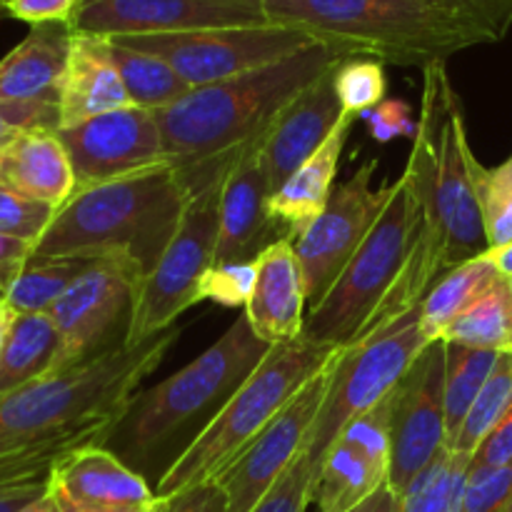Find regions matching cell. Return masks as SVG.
Here are the masks:
<instances>
[{"instance_id":"52a82bcc","label":"cell","mask_w":512,"mask_h":512,"mask_svg":"<svg viewBox=\"0 0 512 512\" xmlns=\"http://www.w3.org/2000/svg\"><path fill=\"white\" fill-rule=\"evenodd\" d=\"M420 238V208L405 175L390 183L388 203L358 253L323 300L308 310L300 338L328 348H350L378 325Z\"/></svg>"},{"instance_id":"681fc988","label":"cell","mask_w":512,"mask_h":512,"mask_svg":"<svg viewBox=\"0 0 512 512\" xmlns=\"http://www.w3.org/2000/svg\"><path fill=\"white\" fill-rule=\"evenodd\" d=\"M20 512H63V510H60L58 500H55L53 495L45 493V495H40L38 500H33L30 505H25V508Z\"/></svg>"},{"instance_id":"11a10c76","label":"cell","mask_w":512,"mask_h":512,"mask_svg":"<svg viewBox=\"0 0 512 512\" xmlns=\"http://www.w3.org/2000/svg\"><path fill=\"white\" fill-rule=\"evenodd\" d=\"M363 505H365V503H363ZM363 505H360V508H355L353 512H363Z\"/></svg>"},{"instance_id":"7c38bea8","label":"cell","mask_w":512,"mask_h":512,"mask_svg":"<svg viewBox=\"0 0 512 512\" xmlns=\"http://www.w3.org/2000/svg\"><path fill=\"white\" fill-rule=\"evenodd\" d=\"M140 280L143 275L133 260L103 255L70 283L48 310L60 338L53 373L125 343V338H118V328L128 335Z\"/></svg>"},{"instance_id":"d6a6232c","label":"cell","mask_w":512,"mask_h":512,"mask_svg":"<svg viewBox=\"0 0 512 512\" xmlns=\"http://www.w3.org/2000/svg\"><path fill=\"white\" fill-rule=\"evenodd\" d=\"M90 263L83 258L30 260L5 300L15 313H48Z\"/></svg>"},{"instance_id":"ba28073f","label":"cell","mask_w":512,"mask_h":512,"mask_svg":"<svg viewBox=\"0 0 512 512\" xmlns=\"http://www.w3.org/2000/svg\"><path fill=\"white\" fill-rule=\"evenodd\" d=\"M233 155L195 165V188L178 228L158 265L138 285L125 345L143 343L178 325V318L200 303L198 288L215 265L220 235V195Z\"/></svg>"},{"instance_id":"7402d4cb","label":"cell","mask_w":512,"mask_h":512,"mask_svg":"<svg viewBox=\"0 0 512 512\" xmlns=\"http://www.w3.org/2000/svg\"><path fill=\"white\" fill-rule=\"evenodd\" d=\"M308 288L293 238H283L255 258V285L245 318L263 343L280 345L303 335Z\"/></svg>"},{"instance_id":"2e32d148","label":"cell","mask_w":512,"mask_h":512,"mask_svg":"<svg viewBox=\"0 0 512 512\" xmlns=\"http://www.w3.org/2000/svg\"><path fill=\"white\" fill-rule=\"evenodd\" d=\"M448 448L445 430V343H430L395 388L393 458L390 488L403 495L440 450Z\"/></svg>"},{"instance_id":"6f0895ef","label":"cell","mask_w":512,"mask_h":512,"mask_svg":"<svg viewBox=\"0 0 512 512\" xmlns=\"http://www.w3.org/2000/svg\"><path fill=\"white\" fill-rule=\"evenodd\" d=\"M510 512H512V510H510Z\"/></svg>"},{"instance_id":"d4e9b609","label":"cell","mask_w":512,"mask_h":512,"mask_svg":"<svg viewBox=\"0 0 512 512\" xmlns=\"http://www.w3.org/2000/svg\"><path fill=\"white\" fill-rule=\"evenodd\" d=\"M0 183L63 208L75 195V173L58 130H33L0 150Z\"/></svg>"},{"instance_id":"f6af8a7d","label":"cell","mask_w":512,"mask_h":512,"mask_svg":"<svg viewBox=\"0 0 512 512\" xmlns=\"http://www.w3.org/2000/svg\"><path fill=\"white\" fill-rule=\"evenodd\" d=\"M503 465H512V410L473 455V468H503Z\"/></svg>"},{"instance_id":"8d00e7d4","label":"cell","mask_w":512,"mask_h":512,"mask_svg":"<svg viewBox=\"0 0 512 512\" xmlns=\"http://www.w3.org/2000/svg\"><path fill=\"white\" fill-rule=\"evenodd\" d=\"M475 188H478L490 250L505 248L512 243V190L498 183L490 168H485L480 160L475 163Z\"/></svg>"},{"instance_id":"ffe728a7","label":"cell","mask_w":512,"mask_h":512,"mask_svg":"<svg viewBox=\"0 0 512 512\" xmlns=\"http://www.w3.org/2000/svg\"><path fill=\"white\" fill-rule=\"evenodd\" d=\"M48 493L63 512H155L165 500L103 445L68 453L53 465Z\"/></svg>"},{"instance_id":"44dd1931","label":"cell","mask_w":512,"mask_h":512,"mask_svg":"<svg viewBox=\"0 0 512 512\" xmlns=\"http://www.w3.org/2000/svg\"><path fill=\"white\" fill-rule=\"evenodd\" d=\"M335 68L295 95L260 133V155L273 193L325 143L343 115Z\"/></svg>"},{"instance_id":"7a4b0ae2","label":"cell","mask_w":512,"mask_h":512,"mask_svg":"<svg viewBox=\"0 0 512 512\" xmlns=\"http://www.w3.org/2000/svg\"><path fill=\"white\" fill-rule=\"evenodd\" d=\"M265 13L348 58L420 70L512 28V0H265Z\"/></svg>"},{"instance_id":"d590c367","label":"cell","mask_w":512,"mask_h":512,"mask_svg":"<svg viewBox=\"0 0 512 512\" xmlns=\"http://www.w3.org/2000/svg\"><path fill=\"white\" fill-rule=\"evenodd\" d=\"M58 210L0 183V233L38 243Z\"/></svg>"},{"instance_id":"9f6ffc18","label":"cell","mask_w":512,"mask_h":512,"mask_svg":"<svg viewBox=\"0 0 512 512\" xmlns=\"http://www.w3.org/2000/svg\"><path fill=\"white\" fill-rule=\"evenodd\" d=\"M508 285H510V290H512V278H508Z\"/></svg>"},{"instance_id":"6da1fadb","label":"cell","mask_w":512,"mask_h":512,"mask_svg":"<svg viewBox=\"0 0 512 512\" xmlns=\"http://www.w3.org/2000/svg\"><path fill=\"white\" fill-rule=\"evenodd\" d=\"M475 163L478 158L470 148L463 103L453 88L448 63L428 65L423 68L413 148L403 170L418 200L420 238L373 333L418 308L455 265L490 250L475 188Z\"/></svg>"},{"instance_id":"ac0fdd59","label":"cell","mask_w":512,"mask_h":512,"mask_svg":"<svg viewBox=\"0 0 512 512\" xmlns=\"http://www.w3.org/2000/svg\"><path fill=\"white\" fill-rule=\"evenodd\" d=\"M395 390L340 433L318 465V512H353L390 480Z\"/></svg>"},{"instance_id":"9a60e30c","label":"cell","mask_w":512,"mask_h":512,"mask_svg":"<svg viewBox=\"0 0 512 512\" xmlns=\"http://www.w3.org/2000/svg\"><path fill=\"white\" fill-rule=\"evenodd\" d=\"M75 173V193L170 165L153 110L128 108L58 128Z\"/></svg>"},{"instance_id":"cb8c5ba5","label":"cell","mask_w":512,"mask_h":512,"mask_svg":"<svg viewBox=\"0 0 512 512\" xmlns=\"http://www.w3.org/2000/svg\"><path fill=\"white\" fill-rule=\"evenodd\" d=\"M70 45H73L70 25H33L28 38L0 60V100L58 105Z\"/></svg>"},{"instance_id":"74e56055","label":"cell","mask_w":512,"mask_h":512,"mask_svg":"<svg viewBox=\"0 0 512 512\" xmlns=\"http://www.w3.org/2000/svg\"><path fill=\"white\" fill-rule=\"evenodd\" d=\"M315 480H318V465L308 455L300 453L288 473L250 512H305L313 503Z\"/></svg>"},{"instance_id":"5b68a950","label":"cell","mask_w":512,"mask_h":512,"mask_svg":"<svg viewBox=\"0 0 512 512\" xmlns=\"http://www.w3.org/2000/svg\"><path fill=\"white\" fill-rule=\"evenodd\" d=\"M193 188L188 170L163 165L80 190L55 213L30 260L120 255L133 260L145 278L168 248Z\"/></svg>"},{"instance_id":"5bb4252c","label":"cell","mask_w":512,"mask_h":512,"mask_svg":"<svg viewBox=\"0 0 512 512\" xmlns=\"http://www.w3.org/2000/svg\"><path fill=\"white\" fill-rule=\"evenodd\" d=\"M343 348L305 383L288 408L213 480L225 495V512H250L300 458L333 385Z\"/></svg>"},{"instance_id":"ee69618b","label":"cell","mask_w":512,"mask_h":512,"mask_svg":"<svg viewBox=\"0 0 512 512\" xmlns=\"http://www.w3.org/2000/svg\"><path fill=\"white\" fill-rule=\"evenodd\" d=\"M30 255H33V243L0 233V300L8 298L10 288L25 270Z\"/></svg>"},{"instance_id":"9c48e42d","label":"cell","mask_w":512,"mask_h":512,"mask_svg":"<svg viewBox=\"0 0 512 512\" xmlns=\"http://www.w3.org/2000/svg\"><path fill=\"white\" fill-rule=\"evenodd\" d=\"M268 350L270 345L253 333L245 315L235 320L205 353L163 383L135 395L133 408L120 423L130 453H153L203 410L220 398H230Z\"/></svg>"},{"instance_id":"83f0119b","label":"cell","mask_w":512,"mask_h":512,"mask_svg":"<svg viewBox=\"0 0 512 512\" xmlns=\"http://www.w3.org/2000/svg\"><path fill=\"white\" fill-rule=\"evenodd\" d=\"M503 278L498 265L488 253L473 260L455 265L430 288L425 300L420 303V328H423L428 343H438L448 333L450 325L478 303L498 280Z\"/></svg>"},{"instance_id":"bcb514c9","label":"cell","mask_w":512,"mask_h":512,"mask_svg":"<svg viewBox=\"0 0 512 512\" xmlns=\"http://www.w3.org/2000/svg\"><path fill=\"white\" fill-rule=\"evenodd\" d=\"M165 512H225V495L218 483L195 485L170 498Z\"/></svg>"},{"instance_id":"8992f818","label":"cell","mask_w":512,"mask_h":512,"mask_svg":"<svg viewBox=\"0 0 512 512\" xmlns=\"http://www.w3.org/2000/svg\"><path fill=\"white\" fill-rule=\"evenodd\" d=\"M338 350L305 338L270 345L258 368L225 398L205 428L198 430L183 453L168 465L155 495L170 500L195 485L213 483Z\"/></svg>"},{"instance_id":"816d5d0a","label":"cell","mask_w":512,"mask_h":512,"mask_svg":"<svg viewBox=\"0 0 512 512\" xmlns=\"http://www.w3.org/2000/svg\"><path fill=\"white\" fill-rule=\"evenodd\" d=\"M490 173H493V178L498 180V183H503L505 188L512 190V155L503 165H498V168H490Z\"/></svg>"},{"instance_id":"ab89813d","label":"cell","mask_w":512,"mask_h":512,"mask_svg":"<svg viewBox=\"0 0 512 512\" xmlns=\"http://www.w3.org/2000/svg\"><path fill=\"white\" fill-rule=\"evenodd\" d=\"M255 285V260L253 263H223L213 265L200 280L198 298L213 300L223 308H245Z\"/></svg>"},{"instance_id":"3957f363","label":"cell","mask_w":512,"mask_h":512,"mask_svg":"<svg viewBox=\"0 0 512 512\" xmlns=\"http://www.w3.org/2000/svg\"><path fill=\"white\" fill-rule=\"evenodd\" d=\"M180 333L183 325H173L143 343L113 345L0 398V458L23 453L65 458L73 450L103 445Z\"/></svg>"},{"instance_id":"603a6c76","label":"cell","mask_w":512,"mask_h":512,"mask_svg":"<svg viewBox=\"0 0 512 512\" xmlns=\"http://www.w3.org/2000/svg\"><path fill=\"white\" fill-rule=\"evenodd\" d=\"M128 105L130 98L113 60L110 38L73 30L68 68L58 98L60 128H70Z\"/></svg>"},{"instance_id":"db71d44e","label":"cell","mask_w":512,"mask_h":512,"mask_svg":"<svg viewBox=\"0 0 512 512\" xmlns=\"http://www.w3.org/2000/svg\"><path fill=\"white\" fill-rule=\"evenodd\" d=\"M165 503H168V500H165ZM155 512H165V505H163V508H158V510H155Z\"/></svg>"},{"instance_id":"1f68e13d","label":"cell","mask_w":512,"mask_h":512,"mask_svg":"<svg viewBox=\"0 0 512 512\" xmlns=\"http://www.w3.org/2000/svg\"><path fill=\"white\" fill-rule=\"evenodd\" d=\"M512 410V353H500L498 365L490 373L488 383L470 405L458 435L450 450L463 455H475L490 433L503 423Z\"/></svg>"},{"instance_id":"f1b7e54d","label":"cell","mask_w":512,"mask_h":512,"mask_svg":"<svg viewBox=\"0 0 512 512\" xmlns=\"http://www.w3.org/2000/svg\"><path fill=\"white\" fill-rule=\"evenodd\" d=\"M113 60L118 65V73L123 78L125 93L130 105L145 110H160L173 105L175 100L185 98L193 90V85L185 83L170 63L145 50L130 48V45L110 40Z\"/></svg>"},{"instance_id":"e575fe53","label":"cell","mask_w":512,"mask_h":512,"mask_svg":"<svg viewBox=\"0 0 512 512\" xmlns=\"http://www.w3.org/2000/svg\"><path fill=\"white\" fill-rule=\"evenodd\" d=\"M335 93L343 113L368 115L388 93L385 65L375 58H345L335 68Z\"/></svg>"},{"instance_id":"836d02e7","label":"cell","mask_w":512,"mask_h":512,"mask_svg":"<svg viewBox=\"0 0 512 512\" xmlns=\"http://www.w3.org/2000/svg\"><path fill=\"white\" fill-rule=\"evenodd\" d=\"M58 455L23 453L0 458V512H20L48 493V478Z\"/></svg>"},{"instance_id":"8fae6325","label":"cell","mask_w":512,"mask_h":512,"mask_svg":"<svg viewBox=\"0 0 512 512\" xmlns=\"http://www.w3.org/2000/svg\"><path fill=\"white\" fill-rule=\"evenodd\" d=\"M110 40L158 55L173 65L175 73L193 88L235 78L320 43L305 30L280 23L165 35H125Z\"/></svg>"},{"instance_id":"4fadbf2b","label":"cell","mask_w":512,"mask_h":512,"mask_svg":"<svg viewBox=\"0 0 512 512\" xmlns=\"http://www.w3.org/2000/svg\"><path fill=\"white\" fill-rule=\"evenodd\" d=\"M378 168L375 158L365 160L348 180L335 185L325 208L293 233L308 288V310L328 295L388 203L390 183L373 188Z\"/></svg>"},{"instance_id":"f546056e","label":"cell","mask_w":512,"mask_h":512,"mask_svg":"<svg viewBox=\"0 0 512 512\" xmlns=\"http://www.w3.org/2000/svg\"><path fill=\"white\" fill-rule=\"evenodd\" d=\"M443 343L475 350L512 353V290L508 278H500L483 298L470 305L443 335Z\"/></svg>"},{"instance_id":"f35d334b","label":"cell","mask_w":512,"mask_h":512,"mask_svg":"<svg viewBox=\"0 0 512 512\" xmlns=\"http://www.w3.org/2000/svg\"><path fill=\"white\" fill-rule=\"evenodd\" d=\"M512 510V465L503 468H473L463 490L460 512H510Z\"/></svg>"},{"instance_id":"f907efd6","label":"cell","mask_w":512,"mask_h":512,"mask_svg":"<svg viewBox=\"0 0 512 512\" xmlns=\"http://www.w3.org/2000/svg\"><path fill=\"white\" fill-rule=\"evenodd\" d=\"M13 320H15V310L10 308L8 300H0V348H3L5 338H8Z\"/></svg>"},{"instance_id":"30bf717a","label":"cell","mask_w":512,"mask_h":512,"mask_svg":"<svg viewBox=\"0 0 512 512\" xmlns=\"http://www.w3.org/2000/svg\"><path fill=\"white\" fill-rule=\"evenodd\" d=\"M428 345V338L420 328L418 305L393 323L375 330L358 345L343 348L333 385L325 395L303 453L315 465H320L340 433L353 420L375 408L380 400L388 398Z\"/></svg>"},{"instance_id":"b9f144b4","label":"cell","mask_w":512,"mask_h":512,"mask_svg":"<svg viewBox=\"0 0 512 512\" xmlns=\"http://www.w3.org/2000/svg\"><path fill=\"white\" fill-rule=\"evenodd\" d=\"M83 0H3L8 18L23 20L30 25L65 23L73 25Z\"/></svg>"},{"instance_id":"7dc6e473","label":"cell","mask_w":512,"mask_h":512,"mask_svg":"<svg viewBox=\"0 0 512 512\" xmlns=\"http://www.w3.org/2000/svg\"><path fill=\"white\" fill-rule=\"evenodd\" d=\"M363 512H403V500H400V495L390 488V483H385L383 488L375 490V493L365 500Z\"/></svg>"},{"instance_id":"484cf974","label":"cell","mask_w":512,"mask_h":512,"mask_svg":"<svg viewBox=\"0 0 512 512\" xmlns=\"http://www.w3.org/2000/svg\"><path fill=\"white\" fill-rule=\"evenodd\" d=\"M355 120H358V115H340L338 125L325 138V143L270 195V215L288 230L290 238H293L295 230L310 223L333 195L340 158H343L345 143H348Z\"/></svg>"},{"instance_id":"e0dca14e","label":"cell","mask_w":512,"mask_h":512,"mask_svg":"<svg viewBox=\"0 0 512 512\" xmlns=\"http://www.w3.org/2000/svg\"><path fill=\"white\" fill-rule=\"evenodd\" d=\"M265 23V0H83L70 28L125 38Z\"/></svg>"},{"instance_id":"60d3db41","label":"cell","mask_w":512,"mask_h":512,"mask_svg":"<svg viewBox=\"0 0 512 512\" xmlns=\"http://www.w3.org/2000/svg\"><path fill=\"white\" fill-rule=\"evenodd\" d=\"M60 113L55 103H8L0 100V150L33 130H58Z\"/></svg>"},{"instance_id":"4316f807","label":"cell","mask_w":512,"mask_h":512,"mask_svg":"<svg viewBox=\"0 0 512 512\" xmlns=\"http://www.w3.org/2000/svg\"><path fill=\"white\" fill-rule=\"evenodd\" d=\"M60 338L48 313H15L0 348V398L53 375Z\"/></svg>"},{"instance_id":"7bdbcfd3","label":"cell","mask_w":512,"mask_h":512,"mask_svg":"<svg viewBox=\"0 0 512 512\" xmlns=\"http://www.w3.org/2000/svg\"><path fill=\"white\" fill-rule=\"evenodd\" d=\"M370 125V133L378 143H390L398 135H413V110L403 100H383L375 110L365 115Z\"/></svg>"},{"instance_id":"277c9868","label":"cell","mask_w":512,"mask_h":512,"mask_svg":"<svg viewBox=\"0 0 512 512\" xmlns=\"http://www.w3.org/2000/svg\"><path fill=\"white\" fill-rule=\"evenodd\" d=\"M348 58L315 43L283 60L235 78L200 85L168 108L155 110L170 165H195L238 153L308 85Z\"/></svg>"},{"instance_id":"d6986e66","label":"cell","mask_w":512,"mask_h":512,"mask_svg":"<svg viewBox=\"0 0 512 512\" xmlns=\"http://www.w3.org/2000/svg\"><path fill=\"white\" fill-rule=\"evenodd\" d=\"M270 180L260 155V135L235 153L220 195V235L215 265L253 263L265 248L290 238L270 215Z\"/></svg>"},{"instance_id":"c3c4849f","label":"cell","mask_w":512,"mask_h":512,"mask_svg":"<svg viewBox=\"0 0 512 512\" xmlns=\"http://www.w3.org/2000/svg\"><path fill=\"white\" fill-rule=\"evenodd\" d=\"M488 255L493 258V263L498 265V270L503 278H512V243L505 245V248L488 250Z\"/></svg>"},{"instance_id":"4dcf8cb0","label":"cell","mask_w":512,"mask_h":512,"mask_svg":"<svg viewBox=\"0 0 512 512\" xmlns=\"http://www.w3.org/2000/svg\"><path fill=\"white\" fill-rule=\"evenodd\" d=\"M500 353L475 350L465 345L445 343V430L448 448L453 445L470 405L488 383L490 373L498 365Z\"/></svg>"},{"instance_id":"f5cc1de1","label":"cell","mask_w":512,"mask_h":512,"mask_svg":"<svg viewBox=\"0 0 512 512\" xmlns=\"http://www.w3.org/2000/svg\"><path fill=\"white\" fill-rule=\"evenodd\" d=\"M3 18H8V13H5V8H3V0H0V20Z\"/></svg>"}]
</instances>
